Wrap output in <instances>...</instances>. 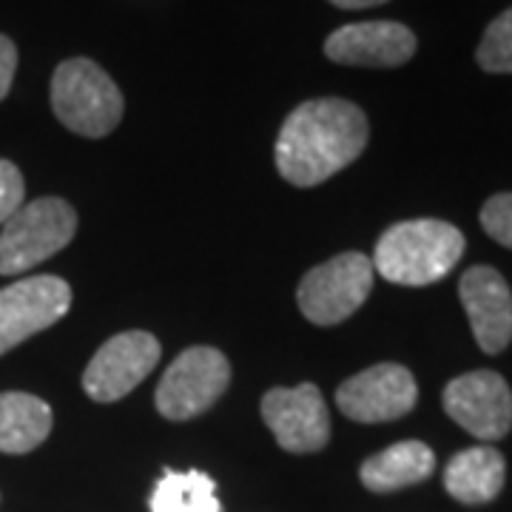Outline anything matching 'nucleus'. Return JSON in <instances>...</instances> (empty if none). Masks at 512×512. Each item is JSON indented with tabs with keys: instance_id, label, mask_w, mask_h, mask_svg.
Returning <instances> with one entry per match:
<instances>
[{
	"instance_id": "f257e3e1",
	"label": "nucleus",
	"mask_w": 512,
	"mask_h": 512,
	"mask_svg": "<svg viewBox=\"0 0 512 512\" xmlns=\"http://www.w3.org/2000/svg\"><path fill=\"white\" fill-rule=\"evenodd\" d=\"M370 140L365 111L342 97L308 100L276 137V168L291 185L313 188L348 168Z\"/></svg>"
},
{
	"instance_id": "f03ea898",
	"label": "nucleus",
	"mask_w": 512,
	"mask_h": 512,
	"mask_svg": "<svg viewBox=\"0 0 512 512\" xmlns=\"http://www.w3.org/2000/svg\"><path fill=\"white\" fill-rule=\"evenodd\" d=\"M464 256V234L444 220H407L376 242L373 271L393 285L421 288L450 274Z\"/></svg>"
},
{
	"instance_id": "7ed1b4c3",
	"label": "nucleus",
	"mask_w": 512,
	"mask_h": 512,
	"mask_svg": "<svg viewBox=\"0 0 512 512\" xmlns=\"http://www.w3.org/2000/svg\"><path fill=\"white\" fill-rule=\"evenodd\" d=\"M52 109L80 137H106L123 120V94L109 74L86 57H72L52 77Z\"/></svg>"
},
{
	"instance_id": "20e7f679",
	"label": "nucleus",
	"mask_w": 512,
	"mask_h": 512,
	"mask_svg": "<svg viewBox=\"0 0 512 512\" xmlns=\"http://www.w3.org/2000/svg\"><path fill=\"white\" fill-rule=\"evenodd\" d=\"M77 214L60 197L20 205L0 231V276L26 274L74 239Z\"/></svg>"
},
{
	"instance_id": "39448f33",
	"label": "nucleus",
	"mask_w": 512,
	"mask_h": 512,
	"mask_svg": "<svg viewBox=\"0 0 512 512\" xmlns=\"http://www.w3.org/2000/svg\"><path fill=\"white\" fill-rule=\"evenodd\" d=\"M373 262L370 256L359 251H348L316 265L313 271L302 276L296 302L299 311L311 319L313 325H339L348 316L365 305L373 291Z\"/></svg>"
},
{
	"instance_id": "423d86ee",
	"label": "nucleus",
	"mask_w": 512,
	"mask_h": 512,
	"mask_svg": "<svg viewBox=\"0 0 512 512\" xmlns=\"http://www.w3.org/2000/svg\"><path fill=\"white\" fill-rule=\"evenodd\" d=\"M231 382V365L217 348H188L165 370L157 410L165 419L188 421L205 413Z\"/></svg>"
},
{
	"instance_id": "0eeeda50",
	"label": "nucleus",
	"mask_w": 512,
	"mask_h": 512,
	"mask_svg": "<svg viewBox=\"0 0 512 512\" xmlns=\"http://www.w3.org/2000/svg\"><path fill=\"white\" fill-rule=\"evenodd\" d=\"M72 308V288L60 276H29L0 288V356L52 328Z\"/></svg>"
},
{
	"instance_id": "6e6552de",
	"label": "nucleus",
	"mask_w": 512,
	"mask_h": 512,
	"mask_svg": "<svg viewBox=\"0 0 512 512\" xmlns=\"http://www.w3.org/2000/svg\"><path fill=\"white\" fill-rule=\"evenodd\" d=\"M447 416L481 441L504 439L512 430V390L495 370L464 373L444 387Z\"/></svg>"
},
{
	"instance_id": "1a4fd4ad",
	"label": "nucleus",
	"mask_w": 512,
	"mask_h": 512,
	"mask_svg": "<svg viewBox=\"0 0 512 512\" xmlns=\"http://www.w3.org/2000/svg\"><path fill=\"white\" fill-rule=\"evenodd\" d=\"M157 362L160 342L146 330H126L94 353L83 373V390L94 402H117L143 382Z\"/></svg>"
},
{
	"instance_id": "9d476101",
	"label": "nucleus",
	"mask_w": 512,
	"mask_h": 512,
	"mask_svg": "<svg viewBox=\"0 0 512 512\" xmlns=\"http://www.w3.org/2000/svg\"><path fill=\"white\" fill-rule=\"evenodd\" d=\"M416 399L419 387L413 373L393 362L367 367L336 390L339 410L362 424L402 419L416 407Z\"/></svg>"
},
{
	"instance_id": "9b49d317",
	"label": "nucleus",
	"mask_w": 512,
	"mask_h": 512,
	"mask_svg": "<svg viewBox=\"0 0 512 512\" xmlns=\"http://www.w3.org/2000/svg\"><path fill=\"white\" fill-rule=\"evenodd\" d=\"M262 419L276 444L288 453H316L330 439L328 407L316 384L268 390L262 399Z\"/></svg>"
},
{
	"instance_id": "f8f14e48",
	"label": "nucleus",
	"mask_w": 512,
	"mask_h": 512,
	"mask_svg": "<svg viewBox=\"0 0 512 512\" xmlns=\"http://www.w3.org/2000/svg\"><path fill=\"white\" fill-rule=\"evenodd\" d=\"M325 55L342 66L396 69L416 55V35L396 20L348 23L325 40Z\"/></svg>"
},
{
	"instance_id": "ddd939ff",
	"label": "nucleus",
	"mask_w": 512,
	"mask_h": 512,
	"mask_svg": "<svg viewBox=\"0 0 512 512\" xmlns=\"http://www.w3.org/2000/svg\"><path fill=\"white\" fill-rule=\"evenodd\" d=\"M458 296L478 348L490 356L507 348L512 342V291L507 279L490 265H476L461 276Z\"/></svg>"
},
{
	"instance_id": "4468645a",
	"label": "nucleus",
	"mask_w": 512,
	"mask_h": 512,
	"mask_svg": "<svg viewBox=\"0 0 512 512\" xmlns=\"http://www.w3.org/2000/svg\"><path fill=\"white\" fill-rule=\"evenodd\" d=\"M507 478V461L495 447H470L444 467V487L461 504H490Z\"/></svg>"
},
{
	"instance_id": "2eb2a0df",
	"label": "nucleus",
	"mask_w": 512,
	"mask_h": 512,
	"mask_svg": "<svg viewBox=\"0 0 512 512\" xmlns=\"http://www.w3.org/2000/svg\"><path fill=\"white\" fill-rule=\"evenodd\" d=\"M436 456L424 441H399L362 464V484L373 493H393L433 476Z\"/></svg>"
},
{
	"instance_id": "dca6fc26",
	"label": "nucleus",
	"mask_w": 512,
	"mask_h": 512,
	"mask_svg": "<svg viewBox=\"0 0 512 512\" xmlns=\"http://www.w3.org/2000/svg\"><path fill=\"white\" fill-rule=\"evenodd\" d=\"M52 421V407L32 393H0V453H32L49 439Z\"/></svg>"
},
{
	"instance_id": "f3484780",
	"label": "nucleus",
	"mask_w": 512,
	"mask_h": 512,
	"mask_svg": "<svg viewBox=\"0 0 512 512\" xmlns=\"http://www.w3.org/2000/svg\"><path fill=\"white\" fill-rule=\"evenodd\" d=\"M148 507L151 512H222L217 501V481L200 470H165Z\"/></svg>"
},
{
	"instance_id": "a211bd4d",
	"label": "nucleus",
	"mask_w": 512,
	"mask_h": 512,
	"mask_svg": "<svg viewBox=\"0 0 512 512\" xmlns=\"http://www.w3.org/2000/svg\"><path fill=\"white\" fill-rule=\"evenodd\" d=\"M478 66L490 74H512V6L487 26L476 49Z\"/></svg>"
},
{
	"instance_id": "6ab92c4d",
	"label": "nucleus",
	"mask_w": 512,
	"mask_h": 512,
	"mask_svg": "<svg viewBox=\"0 0 512 512\" xmlns=\"http://www.w3.org/2000/svg\"><path fill=\"white\" fill-rule=\"evenodd\" d=\"M481 225L498 245L512 248V194H495L484 202Z\"/></svg>"
},
{
	"instance_id": "aec40b11",
	"label": "nucleus",
	"mask_w": 512,
	"mask_h": 512,
	"mask_svg": "<svg viewBox=\"0 0 512 512\" xmlns=\"http://www.w3.org/2000/svg\"><path fill=\"white\" fill-rule=\"evenodd\" d=\"M23 197H26V185L18 165L0 160V228L23 205Z\"/></svg>"
},
{
	"instance_id": "412c9836",
	"label": "nucleus",
	"mask_w": 512,
	"mask_h": 512,
	"mask_svg": "<svg viewBox=\"0 0 512 512\" xmlns=\"http://www.w3.org/2000/svg\"><path fill=\"white\" fill-rule=\"evenodd\" d=\"M15 69H18V49L9 37L0 35V100L12 89Z\"/></svg>"
},
{
	"instance_id": "4be33fe9",
	"label": "nucleus",
	"mask_w": 512,
	"mask_h": 512,
	"mask_svg": "<svg viewBox=\"0 0 512 512\" xmlns=\"http://www.w3.org/2000/svg\"><path fill=\"white\" fill-rule=\"evenodd\" d=\"M339 9H370V6H382L387 0H330Z\"/></svg>"
}]
</instances>
